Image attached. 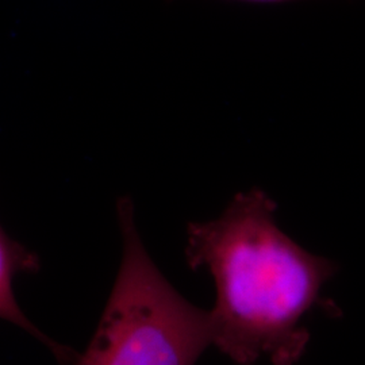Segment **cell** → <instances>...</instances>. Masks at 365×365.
<instances>
[{
  "instance_id": "6da1fadb",
  "label": "cell",
  "mask_w": 365,
  "mask_h": 365,
  "mask_svg": "<svg viewBox=\"0 0 365 365\" xmlns=\"http://www.w3.org/2000/svg\"><path fill=\"white\" fill-rule=\"evenodd\" d=\"M277 205L260 188L238 192L221 215L187 225L185 260L212 276V345L237 365L268 357L295 365L310 331L303 325L314 307L331 317L339 307L322 288L339 271L336 262L302 248L274 220Z\"/></svg>"
},
{
  "instance_id": "7a4b0ae2",
  "label": "cell",
  "mask_w": 365,
  "mask_h": 365,
  "mask_svg": "<svg viewBox=\"0 0 365 365\" xmlns=\"http://www.w3.org/2000/svg\"><path fill=\"white\" fill-rule=\"evenodd\" d=\"M122 260L87 349L75 365H195L212 345L211 312L190 303L160 272L129 196L117 200Z\"/></svg>"
},
{
  "instance_id": "3957f363",
  "label": "cell",
  "mask_w": 365,
  "mask_h": 365,
  "mask_svg": "<svg viewBox=\"0 0 365 365\" xmlns=\"http://www.w3.org/2000/svg\"><path fill=\"white\" fill-rule=\"evenodd\" d=\"M41 268L39 257L31 250L14 240L1 227L0 230V317L16 327H22L29 334L39 339L46 348L52 351L58 363L75 365L78 353L72 348L61 345L43 334L38 327H34L21 307L14 292V280L19 272H37Z\"/></svg>"
},
{
  "instance_id": "277c9868",
  "label": "cell",
  "mask_w": 365,
  "mask_h": 365,
  "mask_svg": "<svg viewBox=\"0 0 365 365\" xmlns=\"http://www.w3.org/2000/svg\"><path fill=\"white\" fill-rule=\"evenodd\" d=\"M244 1H255V3H282L289 0H244Z\"/></svg>"
}]
</instances>
